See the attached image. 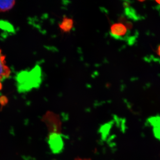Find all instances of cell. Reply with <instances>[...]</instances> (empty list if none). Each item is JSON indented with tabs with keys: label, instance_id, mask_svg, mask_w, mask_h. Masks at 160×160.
I'll return each mask as SVG.
<instances>
[{
	"label": "cell",
	"instance_id": "1",
	"mask_svg": "<svg viewBox=\"0 0 160 160\" xmlns=\"http://www.w3.org/2000/svg\"><path fill=\"white\" fill-rule=\"evenodd\" d=\"M43 121L49 128L50 133H60L61 129V120L57 115L49 112L43 118Z\"/></svg>",
	"mask_w": 160,
	"mask_h": 160
},
{
	"label": "cell",
	"instance_id": "2",
	"mask_svg": "<svg viewBox=\"0 0 160 160\" xmlns=\"http://www.w3.org/2000/svg\"><path fill=\"white\" fill-rule=\"evenodd\" d=\"M128 29L123 23H114L110 26V35L116 39H123L128 33Z\"/></svg>",
	"mask_w": 160,
	"mask_h": 160
},
{
	"label": "cell",
	"instance_id": "3",
	"mask_svg": "<svg viewBox=\"0 0 160 160\" xmlns=\"http://www.w3.org/2000/svg\"><path fill=\"white\" fill-rule=\"evenodd\" d=\"M48 142L50 149L54 153L59 152L63 147V142L60 133H50Z\"/></svg>",
	"mask_w": 160,
	"mask_h": 160
},
{
	"label": "cell",
	"instance_id": "4",
	"mask_svg": "<svg viewBox=\"0 0 160 160\" xmlns=\"http://www.w3.org/2000/svg\"><path fill=\"white\" fill-rule=\"evenodd\" d=\"M10 73V69L6 65L5 57L0 49V89L2 87L1 81L8 78Z\"/></svg>",
	"mask_w": 160,
	"mask_h": 160
},
{
	"label": "cell",
	"instance_id": "5",
	"mask_svg": "<svg viewBox=\"0 0 160 160\" xmlns=\"http://www.w3.org/2000/svg\"><path fill=\"white\" fill-rule=\"evenodd\" d=\"M149 122L153 126L155 134L157 137L160 139V117L150 119Z\"/></svg>",
	"mask_w": 160,
	"mask_h": 160
},
{
	"label": "cell",
	"instance_id": "6",
	"mask_svg": "<svg viewBox=\"0 0 160 160\" xmlns=\"http://www.w3.org/2000/svg\"><path fill=\"white\" fill-rule=\"evenodd\" d=\"M60 26L61 29L64 31H70L73 26V21L69 18H64Z\"/></svg>",
	"mask_w": 160,
	"mask_h": 160
},
{
	"label": "cell",
	"instance_id": "7",
	"mask_svg": "<svg viewBox=\"0 0 160 160\" xmlns=\"http://www.w3.org/2000/svg\"><path fill=\"white\" fill-rule=\"evenodd\" d=\"M14 1H0V12H6L11 9L14 6Z\"/></svg>",
	"mask_w": 160,
	"mask_h": 160
},
{
	"label": "cell",
	"instance_id": "8",
	"mask_svg": "<svg viewBox=\"0 0 160 160\" xmlns=\"http://www.w3.org/2000/svg\"><path fill=\"white\" fill-rule=\"evenodd\" d=\"M74 160H92L89 158H78L75 159Z\"/></svg>",
	"mask_w": 160,
	"mask_h": 160
},
{
	"label": "cell",
	"instance_id": "9",
	"mask_svg": "<svg viewBox=\"0 0 160 160\" xmlns=\"http://www.w3.org/2000/svg\"><path fill=\"white\" fill-rule=\"evenodd\" d=\"M157 54L160 57V45L158 47L157 51Z\"/></svg>",
	"mask_w": 160,
	"mask_h": 160
},
{
	"label": "cell",
	"instance_id": "10",
	"mask_svg": "<svg viewBox=\"0 0 160 160\" xmlns=\"http://www.w3.org/2000/svg\"><path fill=\"white\" fill-rule=\"evenodd\" d=\"M156 2L158 4H159V5H160V1H156Z\"/></svg>",
	"mask_w": 160,
	"mask_h": 160
}]
</instances>
